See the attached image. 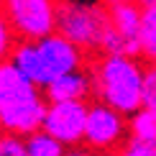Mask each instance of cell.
Masks as SVG:
<instances>
[{"instance_id": "cell-1", "label": "cell", "mask_w": 156, "mask_h": 156, "mask_svg": "<svg viewBox=\"0 0 156 156\" xmlns=\"http://www.w3.org/2000/svg\"><path fill=\"white\" fill-rule=\"evenodd\" d=\"M95 100L131 118L144 110V74L146 62L138 56L100 54L90 62Z\"/></svg>"}, {"instance_id": "cell-2", "label": "cell", "mask_w": 156, "mask_h": 156, "mask_svg": "<svg viewBox=\"0 0 156 156\" xmlns=\"http://www.w3.org/2000/svg\"><path fill=\"white\" fill-rule=\"evenodd\" d=\"M56 34L84 54L100 56L110 34L108 5L102 3H56Z\"/></svg>"}, {"instance_id": "cell-3", "label": "cell", "mask_w": 156, "mask_h": 156, "mask_svg": "<svg viewBox=\"0 0 156 156\" xmlns=\"http://www.w3.org/2000/svg\"><path fill=\"white\" fill-rule=\"evenodd\" d=\"M46 113H49L46 95L31 82H23L21 87L5 95L3 105H0V133L28 138V136L44 131Z\"/></svg>"}, {"instance_id": "cell-4", "label": "cell", "mask_w": 156, "mask_h": 156, "mask_svg": "<svg viewBox=\"0 0 156 156\" xmlns=\"http://www.w3.org/2000/svg\"><path fill=\"white\" fill-rule=\"evenodd\" d=\"M3 10L18 44H38L56 34V3L51 0H8Z\"/></svg>"}, {"instance_id": "cell-5", "label": "cell", "mask_w": 156, "mask_h": 156, "mask_svg": "<svg viewBox=\"0 0 156 156\" xmlns=\"http://www.w3.org/2000/svg\"><path fill=\"white\" fill-rule=\"evenodd\" d=\"M131 141L128 136V118L118 110L102 105V102H90L87 115V131H84V146L102 156L118 154L123 146Z\"/></svg>"}, {"instance_id": "cell-6", "label": "cell", "mask_w": 156, "mask_h": 156, "mask_svg": "<svg viewBox=\"0 0 156 156\" xmlns=\"http://www.w3.org/2000/svg\"><path fill=\"white\" fill-rule=\"evenodd\" d=\"M105 5L110 16V34L102 54L141 59V5L131 0H113Z\"/></svg>"}, {"instance_id": "cell-7", "label": "cell", "mask_w": 156, "mask_h": 156, "mask_svg": "<svg viewBox=\"0 0 156 156\" xmlns=\"http://www.w3.org/2000/svg\"><path fill=\"white\" fill-rule=\"evenodd\" d=\"M87 115H90V102H49L44 133H49L51 138H56L67 148L84 146Z\"/></svg>"}, {"instance_id": "cell-8", "label": "cell", "mask_w": 156, "mask_h": 156, "mask_svg": "<svg viewBox=\"0 0 156 156\" xmlns=\"http://www.w3.org/2000/svg\"><path fill=\"white\" fill-rule=\"evenodd\" d=\"M38 54H41V64H44V74H46V87L54 80H59L64 74L80 72V69H87V54L80 51L74 44H69L67 38H62L59 34L44 38V41L36 44Z\"/></svg>"}, {"instance_id": "cell-9", "label": "cell", "mask_w": 156, "mask_h": 156, "mask_svg": "<svg viewBox=\"0 0 156 156\" xmlns=\"http://www.w3.org/2000/svg\"><path fill=\"white\" fill-rule=\"evenodd\" d=\"M44 95H46L49 102H87L90 97L95 95L90 67L54 80L46 90H44Z\"/></svg>"}, {"instance_id": "cell-10", "label": "cell", "mask_w": 156, "mask_h": 156, "mask_svg": "<svg viewBox=\"0 0 156 156\" xmlns=\"http://www.w3.org/2000/svg\"><path fill=\"white\" fill-rule=\"evenodd\" d=\"M10 64L18 69V74L26 82H31L34 87H38L44 92L46 90V74H44V64H41V54H38L36 44H16L10 54Z\"/></svg>"}, {"instance_id": "cell-11", "label": "cell", "mask_w": 156, "mask_h": 156, "mask_svg": "<svg viewBox=\"0 0 156 156\" xmlns=\"http://www.w3.org/2000/svg\"><path fill=\"white\" fill-rule=\"evenodd\" d=\"M141 59L156 64V0L141 3Z\"/></svg>"}, {"instance_id": "cell-12", "label": "cell", "mask_w": 156, "mask_h": 156, "mask_svg": "<svg viewBox=\"0 0 156 156\" xmlns=\"http://www.w3.org/2000/svg\"><path fill=\"white\" fill-rule=\"evenodd\" d=\"M128 136L136 144L156 146V113L151 110H138L128 118Z\"/></svg>"}, {"instance_id": "cell-13", "label": "cell", "mask_w": 156, "mask_h": 156, "mask_svg": "<svg viewBox=\"0 0 156 156\" xmlns=\"http://www.w3.org/2000/svg\"><path fill=\"white\" fill-rule=\"evenodd\" d=\"M26 151H28V156H67L69 148L62 146L56 138H51L49 133L38 131L26 138Z\"/></svg>"}, {"instance_id": "cell-14", "label": "cell", "mask_w": 156, "mask_h": 156, "mask_svg": "<svg viewBox=\"0 0 156 156\" xmlns=\"http://www.w3.org/2000/svg\"><path fill=\"white\" fill-rule=\"evenodd\" d=\"M16 44H18V38L13 34L8 18H5L3 5H0V64L10 62V54H13V49H16Z\"/></svg>"}, {"instance_id": "cell-15", "label": "cell", "mask_w": 156, "mask_h": 156, "mask_svg": "<svg viewBox=\"0 0 156 156\" xmlns=\"http://www.w3.org/2000/svg\"><path fill=\"white\" fill-rule=\"evenodd\" d=\"M144 110L156 113V64H146V74H144Z\"/></svg>"}, {"instance_id": "cell-16", "label": "cell", "mask_w": 156, "mask_h": 156, "mask_svg": "<svg viewBox=\"0 0 156 156\" xmlns=\"http://www.w3.org/2000/svg\"><path fill=\"white\" fill-rule=\"evenodd\" d=\"M0 156H28V151H26V138L0 136Z\"/></svg>"}, {"instance_id": "cell-17", "label": "cell", "mask_w": 156, "mask_h": 156, "mask_svg": "<svg viewBox=\"0 0 156 156\" xmlns=\"http://www.w3.org/2000/svg\"><path fill=\"white\" fill-rule=\"evenodd\" d=\"M113 156H156V146H146V144L128 141V144L123 146L118 154H113Z\"/></svg>"}, {"instance_id": "cell-18", "label": "cell", "mask_w": 156, "mask_h": 156, "mask_svg": "<svg viewBox=\"0 0 156 156\" xmlns=\"http://www.w3.org/2000/svg\"><path fill=\"white\" fill-rule=\"evenodd\" d=\"M67 156H102V154H97V151H92L87 146H77V148H69Z\"/></svg>"}, {"instance_id": "cell-19", "label": "cell", "mask_w": 156, "mask_h": 156, "mask_svg": "<svg viewBox=\"0 0 156 156\" xmlns=\"http://www.w3.org/2000/svg\"><path fill=\"white\" fill-rule=\"evenodd\" d=\"M3 97H5V74H3V64H0V105H3Z\"/></svg>"}, {"instance_id": "cell-20", "label": "cell", "mask_w": 156, "mask_h": 156, "mask_svg": "<svg viewBox=\"0 0 156 156\" xmlns=\"http://www.w3.org/2000/svg\"><path fill=\"white\" fill-rule=\"evenodd\" d=\"M0 136H3V133H0Z\"/></svg>"}]
</instances>
